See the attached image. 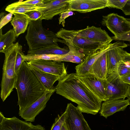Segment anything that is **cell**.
I'll use <instances>...</instances> for the list:
<instances>
[{"instance_id":"cell-16","label":"cell","mask_w":130,"mask_h":130,"mask_svg":"<svg viewBox=\"0 0 130 130\" xmlns=\"http://www.w3.org/2000/svg\"><path fill=\"white\" fill-rule=\"evenodd\" d=\"M69 11L89 12L108 7L107 0H69Z\"/></svg>"},{"instance_id":"cell-41","label":"cell","mask_w":130,"mask_h":130,"mask_svg":"<svg viewBox=\"0 0 130 130\" xmlns=\"http://www.w3.org/2000/svg\"><path fill=\"white\" fill-rule=\"evenodd\" d=\"M129 102H130V104H129V105H130V107H129V108L130 109V97L129 98Z\"/></svg>"},{"instance_id":"cell-18","label":"cell","mask_w":130,"mask_h":130,"mask_svg":"<svg viewBox=\"0 0 130 130\" xmlns=\"http://www.w3.org/2000/svg\"><path fill=\"white\" fill-rule=\"evenodd\" d=\"M129 99L107 100L101 105L99 113L101 116L107 118L115 113L123 111L129 105Z\"/></svg>"},{"instance_id":"cell-14","label":"cell","mask_w":130,"mask_h":130,"mask_svg":"<svg viewBox=\"0 0 130 130\" xmlns=\"http://www.w3.org/2000/svg\"><path fill=\"white\" fill-rule=\"evenodd\" d=\"M74 31L78 36L105 44H109L113 40L107 32L101 27L88 26L85 29Z\"/></svg>"},{"instance_id":"cell-13","label":"cell","mask_w":130,"mask_h":130,"mask_svg":"<svg viewBox=\"0 0 130 130\" xmlns=\"http://www.w3.org/2000/svg\"><path fill=\"white\" fill-rule=\"evenodd\" d=\"M54 92L46 90L43 95L28 107L20 109L19 115L25 121L34 122L36 117L45 108Z\"/></svg>"},{"instance_id":"cell-9","label":"cell","mask_w":130,"mask_h":130,"mask_svg":"<svg viewBox=\"0 0 130 130\" xmlns=\"http://www.w3.org/2000/svg\"><path fill=\"white\" fill-rule=\"evenodd\" d=\"M65 123L68 130H91L81 110L71 103L67 104Z\"/></svg>"},{"instance_id":"cell-36","label":"cell","mask_w":130,"mask_h":130,"mask_svg":"<svg viewBox=\"0 0 130 130\" xmlns=\"http://www.w3.org/2000/svg\"><path fill=\"white\" fill-rule=\"evenodd\" d=\"M121 10L125 15H130V0H127Z\"/></svg>"},{"instance_id":"cell-8","label":"cell","mask_w":130,"mask_h":130,"mask_svg":"<svg viewBox=\"0 0 130 130\" xmlns=\"http://www.w3.org/2000/svg\"><path fill=\"white\" fill-rule=\"evenodd\" d=\"M128 46L127 44L123 42L120 41L107 52V74L117 72L118 64L120 61H130V54L123 49Z\"/></svg>"},{"instance_id":"cell-12","label":"cell","mask_w":130,"mask_h":130,"mask_svg":"<svg viewBox=\"0 0 130 130\" xmlns=\"http://www.w3.org/2000/svg\"><path fill=\"white\" fill-rule=\"evenodd\" d=\"M26 62L29 66L56 75L59 78L67 74L64 63L61 61L38 59Z\"/></svg>"},{"instance_id":"cell-34","label":"cell","mask_w":130,"mask_h":130,"mask_svg":"<svg viewBox=\"0 0 130 130\" xmlns=\"http://www.w3.org/2000/svg\"><path fill=\"white\" fill-rule=\"evenodd\" d=\"M73 14L72 11H68L62 12L60 14V17L59 18V24L61 23L62 26L64 27L65 23V19L70 16L72 15Z\"/></svg>"},{"instance_id":"cell-25","label":"cell","mask_w":130,"mask_h":130,"mask_svg":"<svg viewBox=\"0 0 130 130\" xmlns=\"http://www.w3.org/2000/svg\"><path fill=\"white\" fill-rule=\"evenodd\" d=\"M68 46L69 50V52L59 61H66L79 64L83 62L86 57L85 55L71 46Z\"/></svg>"},{"instance_id":"cell-3","label":"cell","mask_w":130,"mask_h":130,"mask_svg":"<svg viewBox=\"0 0 130 130\" xmlns=\"http://www.w3.org/2000/svg\"><path fill=\"white\" fill-rule=\"evenodd\" d=\"M25 36L29 50H36L53 45H57V42L64 41L57 36L56 33L45 29L43 26L42 20H30Z\"/></svg>"},{"instance_id":"cell-15","label":"cell","mask_w":130,"mask_h":130,"mask_svg":"<svg viewBox=\"0 0 130 130\" xmlns=\"http://www.w3.org/2000/svg\"><path fill=\"white\" fill-rule=\"evenodd\" d=\"M120 41L101 46L86 56L83 62L76 66V74L78 76L87 74L93 64L103 54L118 44Z\"/></svg>"},{"instance_id":"cell-19","label":"cell","mask_w":130,"mask_h":130,"mask_svg":"<svg viewBox=\"0 0 130 130\" xmlns=\"http://www.w3.org/2000/svg\"><path fill=\"white\" fill-rule=\"evenodd\" d=\"M106 52L101 56L93 64L87 74L100 79H106L107 75Z\"/></svg>"},{"instance_id":"cell-1","label":"cell","mask_w":130,"mask_h":130,"mask_svg":"<svg viewBox=\"0 0 130 130\" xmlns=\"http://www.w3.org/2000/svg\"><path fill=\"white\" fill-rule=\"evenodd\" d=\"M58 81L56 93L77 104L82 112L95 115L100 110L102 102L76 77L75 73L67 74Z\"/></svg>"},{"instance_id":"cell-4","label":"cell","mask_w":130,"mask_h":130,"mask_svg":"<svg viewBox=\"0 0 130 130\" xmlns=\"http://www.w3.org/2000/svg\"><path fill=\"white\" fill-rule=\"evenodd\" d=\"M21 46L18 42L13 43L4 53L5 58L1 84L0 97L3 102L15 88L17 78L15 71L16 59L18 51Z\"/></svg>"},{"instance_id":"cell-22","label":"cell","mask_w":130,"mask_h":130,"mask_svg":"<svg viewBox=\"0 0 130 130\" xmlns=\"http://www.w3.org/2000/svg\"><path fill=\"white\" fill-rule=\"evenodd\" d=\"M16 37L13 29H10L5 34H3L2 29L0 31V52L5 53L15 42Z\"/></svg>"},{"instance_id":"cell-23","label":"cell","mask_w":130,"mask_h":130,"mask_svg":"<svg viewBox=\"0 0 130 130\" xmlns=\"http://www.w3.org/2000/svg\"><path fill=\"white\" fill-rule=\"evenodd\" d=\"M69 51V48L67 47L61 48L58 45H53L36 50H28L27 54L63 55L67 53Z\"/></svg>"},{"instance_id":"cell-32","label":"cell","mask_w":130,"mask_h":130,"mask_svg":"<svg viewBox=\"0 0 130 130\" xmlns=\"http://www.w3.org/2000/svg\"><path fill=\"white\" fill-rule=\"evenodd\" d=\"M111 38L112 40L118 41H128L129 44L128 45H129L130 46V30L127 33L122 34L117 37L113 36Z\"/></svg>"},{"instance_id":"cell-10","label":"cell","mask_w":130,"mask_h":130,"mask_svg":"<svg viewBox=\"0 0 130 130\" xmlns=\"http://www.w3.org/2000/svg\"><path fill=\"white\" fill-rule=\"evenodd\" d=\"M75 76L102 102L107 100L106 80L98 78L90 74Z\"/></svg>"},{"instance_id":"cell-31","label":"cell","mask_w":130,"mask_h":130,"mask_svg":"<svg viewBox=\"0 0 130 130\" xmlns=\"http://www.w3.org/2000/svg\"><path fill=\"white\" fill-rule=\"evenodd\" d=\"M24 14L28 16L30 20L34 21H36L40 19L42 16L41 13L36 10L28 12Z\"/></svg>"},{"instance_id":"cell-2","label":"cell","mask_w":130,"mask_h":130,"mask_svg":"<svg viewBox=\"0 0 130 130\" xmlns=\"http://www.w3.org/2000/svg\"><path fill=\"white\" fill-rule=\"evenodd\" d=\"M15 88L17 92L19 110L30 106L47 90L24 61L17 74Z\"/></svg>"},{"instance_id":"cell-27","label":"cell","mask_w":130,"mask_h":130,"mask_svg":"<svg viewBox=\"0 0 130 130\" xmlns=\"http://www.w3.org/2000/svg\"><path fill=\"white\" fill-rule=\"evenodd\" d=\"M66 113L65 111L61 115H58L55 119L50 130H60L62 125L64 123Z\"/></svg>"},{"instance_id":"cell-40","label":"cell","mask_w":130,"mask_h":130,"mask_svg":"<svg viewBox=\"0 0 130 130\" xmlns=\"http://www.w3.org/2000/svg\"><path fill=\"white\" fill-rule=\"evenodd\" d=\"M126 19L130 23V19H127L126 18Z\"/></svg>"},{"instance_id":"cell-30","label":"cell","mask_w":130,"mask_h":130,"mask_svg":"<svg viewBox=\"0 0 130 130\" xmlns=\"http://www.w3.org/2000/svg\"><path fill=\"white\" fill-rule=\"evenodd\" d=\"M127 0H107L108 7L121 10L125 6Z\"/></svg>"},{"instance_id":"cell-38","label":"cell","mask_w":130,"mask_h":130,"mask_svg":"<svg viewBox=\"0 0 130 130\" xmlns=\"http://www.w3.org/2000/svg\"><path fill=\"white\" fill-rule=\"evenodd\" d=\"M60 130H68L65 122L62 125Z\"/></svg>"},{"instance_id":"cell-7","label":"cell","mask_w":130,"mask_h":130,"mask_svg":"<svg viewBox=\"0 0 130 130\" xmlns=\"http://www.w3.org/2000/svg\"><path fill=\"white\" fill-rule=\"evenodd\" d=\"M69 0H43L37 5L36 10L42 16L40 19L49 20L55 15L65 11H69Z\"/></svg>"},{"instance_id":"cell-39","label":"cell","mask_w":130,"mask_h":130,"mask_svg":"<svg viewBox=\"0 0 130 130\" xmlns=\"http://www.w3.org/2000/svg\"><path fill=\"white\" fill-rule=\"evenodd\" d=\"M125 62L127 64L128 66L130 68V61Z\"/></svg>"},{"instance_id":"cell-6","label":"cell","mask_w":130,"mask_h":130,"mask_svg":"<svg viewBox=\"0 0 130 130\" xmlns=\"http://www.w3.org/2000/svg\"><path fill=\"white\" fill-rule=\"evenodd\" d=\"M106 80L107 100L129 99L130 85L123 81L117 72L107 74Z\"/></svg>"},{"instance_id":"cell-11","label":"cell","mask_w":130,"mask_h":130,"mask_svg":"<svg viewBox=\"0 0 130 130\" xmlns=\"http://www.w3.org/2000/svg\"><path fill=\"white\" fill-rule=\"evenodd\" d=\"M102 23L107 27L115 37L127 33L130 30L129 22L117 13H112L103 16Z\"/></svg>"},{"instance_id":"cell-5","label":"cell","mask_w":130,"mask_h":130,"mask_svg":"<svg viewBox=\"0 0 130 130\" xmlns=\"http://www.w3.org/2000/svg\"><path fill=\"white\" fill-rule=\"evenodd\" d=\"M57 37L62 39L64 43L70 46L87 56L99 47L105 45L94 42L77 36L74 30L61 28L56 33Z\"/></svg>"},{"instance_id":"cell-28","label":"cell","mask_w":130,"mask_h":130,"mask_svg":"<svg viewBox=\"0 0 130 130\" xmlns=\"http://www.w3.org/2000/svg\"><path fill=\"white\" fill-rule=\"evenodd\" d=\"M22 49V46H21L18 51L16 56L15 65V71L17 74L18 73L23 62L24 61L22 56L24 54Z\"/></svg>"},{"instance_id":"cell-35","label":"cell","mask_w":130,"mask_h":130,"mask_svg":"<svg viewBox=\"0 0 130 130\" xmlns=\"http://www.w3.org/2000/svg\"><path fill=\"white\" fill-rule=\"evenodd\" d=\"M43 0H26L23 1V0L19 1L21 4L29 5H35L41 3Z\"/></svg>"},{"instance_id":"cell-37","label":"cell","mask_w":130,"mask_h":130,"mask_svg":"<svg viewBox=\"0 0 130 130\" xmlns=\"http://www.w3.org/2000/svg\"><path fill=\"white\" fill-rule=\"evenodd\" d=\"M121 77L124 82L130 85V74L123 75Z\"/></svg>"},{"instance_id":"cell-21","label":"cell","mask_w":130,"mask_h":130,"mask_svg":"<svg viewBox=\"0 0 130 130\" xmlns=\"http://www.w3.org/2000/svg\"><path fill=\"white\" fill-rule=\"evenodd\" d=\"M14 15L10 21L13 26L16 37L24 33L27 29L30 20L26 15L24 14L14 13Z\"/></svg>"},{"instance_id":"cell-26","label":"cell","mask_w":130,"mask_h":130,"mask_svg":"<svg viewBox=\"0 0 130 130\" xmlns=\"http://www.w3.org/2000/svg\"><path fill=\"white\" fill-rule=\"evenodd\" d=\"M66 55V54L63 55H58L51 54H27L26 55L22 56L24 61L29 62L38 59H43L59 61L63 59Z\"/></svg>"},{"instance_id":"cell-17","label":"cell","mask_w":130,"mask_h":130,"mask_svg":"<svg viewBox=\"0 0 130 130\" xmlns=\"http://www.w3.org/2000/svg\"><path fill=\"white\" fill-rule=\"evenodd\" d=\"M0 130H45L41 125H33L30 122L20 120L14 116L12 118L5 117L0 122Z\"/></svg>"},{"instance_id":"cell-20","label":"cell","mask_w":130,"mask_h":130,"mask_svg":"<svg viewBox=\"0 0 130 130\" xmlns=\"http://www.w3.org/2000/svg\"><path fill=\"white\" fill-rule=\"evenodd\" d=\"M29 66L47 90L54 92L56 91L55 87L53 85L56 81L58 80L59 78L58 76Z\"/></svg>"},{"instance_id":"cell-29","label":"cell","mask_w":130,"mask_h":130,"mask_svg":"<svg viewBox=\"0 0 130 130\" xmlns=\"http://www.w3.org/2000/svg\"><path fill=\"white\" fill-rule=\"evenodd\" d=\"M117 72L121 77L130 74V68L124 62L121 61L118 64Z\"/></svg>"},{"instance_id":"cell-33","label":"cell","mask_w":130,"mask_h":130,"mask_svg":"<svg viewBox=\"0 0 130 130\" xmlns=\"http://www.w3.org/2000/svg\"><path fill=\"white\" fill-rule=\"evenodd\" d=\"M13 14L11 13H9L0 18V29H2L3 26L12 20Z\"/></svg>"},{"instance_id":"cell-24","label":"cell","mask_w":130,"mask_h":130,"mask_svg":"<svg viewBox=\"0 0 130 130\" xmlns=\"http://www.w3.org/2000/svg\"><path fill=\"white\" fill-rule=\"evenodd\" d=\"M38 7L36 5H29L21 4L19 1L11 4L6 7V11L12 13H16L24 14L28 12L36 10Z\"/></svg>"}]
</instances>
